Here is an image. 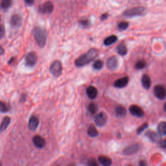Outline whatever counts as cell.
Returning a JSON list of instances; mask_svg holds the SVG:
<instances>
[{"instance_id":"1","label":"cell","mask_w":166,"mask_h":166,"mask_svg":"<svg viewBox=\"0 0 166 166\" xmlns=\"http://www.w3.org/2000/svg\"><path fill=\"white\" fill-rule=\"evenodd\" d=\"M98 54L99 50L97 49L92 48L88 51L86 53L83 54L79 57H78L75 61V65L78 67L84 66L93 61L98 56Z\"/></svg>"},{"instance_id":"2","label":"cell","mask_w":166,"mask_h":166,"mask_svg":"<svg viewBox=\"0 0 166 166\" xmlns=\"http://www.w3.org/2000/svg\"><path fill=\"white\" fill-rule=\"evenodd\" d=\"M33 35L38 46L44 47L47 41V33L45 29L38 27H35L33 30Z\"/></svg>"},{"instance_id":"3","label":"cell","mask_w":166,"mask_h":166,"mask_svg":"<svg viewBox=\"0 0 166 166\" xmlns=\"http://www.w3.org/2000/svg\"><path fill=\"white\" fill-rule=\"evenodd\" d=\"M50 71L53 77H60L62 73V66L61 62L59 61H54L50 66Z\"/></svg>"},{"instance_id":"4","label":"cell","mask_w":166,"mask_h":166,"mask_svg":"<svg viewBox=\"0 0 166 166\" xmlns=\"http://www.w3.org/2000/svg\"><path fill=\"white\" fill-rule=\"evenodd\" d=\"M145 8L143 7H134L130 9H127L123 13V15L127 17H134L142 16L144 14Z\"/></svg>"},{"instance_id":"5","label":"cell","mask_w":166,"mask_h":166,"mask_svg":"<svg viewBox=\"0 0 166 166\" xmlns=\"http://www.w3.org/2000/svg\"><path fill=\"white\" fill-rule=\"evenodd\" d=\"M38 61V56L35 52H30L27 54L25 58V65L27 67H32L35 66Z\"/></svg>"},{"instance_id":"6","label":"cell","mask_w":166,"mask_h":166,"mask_svg":"<svg viewBox=\"0 0 166 166\" xmlns=\"http://www.w3.org/2000/svg\"><path fill=\"white\" fill-rule=\"evenodd\" d=\"M108 121V117L104 112H99L95 117V123L98 126H103L106 125Z\"/></svg>"},{"instance_id":"7","label":"cell","mask_w":166,"mask_h":166,"mask_svg":"<svg viewBox=\"0 0 166 166\" xmlns=\"http://www.w3.org/2000/svg\"><path fill=\"white\" fill-rule=\"evenodd\" d=\"M154 95L159 99L163 100L165 98V90L163 85H157L154 87Z\"/></svg>"},{"instance_id":"8","label":"cell","mask_w":166,"mask_h":166,"mask_svg":"<svg viewBox=\"0 0 166 166\" xmlns=\"http://www.w3.org/2000/svg\"><path fill=\"white\" fill-rule=\"evenodd\" d=\"M129 112L132 115L138 118H142L145 115V112L141 107L136 104H132L129 107Z\"/></svg>"},{"instance_id":"9","label":"cell","mask_w":166,"mask_h":166,"mask_svg":"<svg viewBox=\"0 0 166 166\" xmlns=\"http://www.w3.org/2000/svg\"><path fill=\"white\" fill-rule=\"evenodd\" d=\"M107 67L111 71L115 70L118 67V59L116 56H111L110 57L106 62Z\"/></svg>"},{"instance_id":"10","label":"cell","mask_w":166,"mask_h":166,"mask_svg":"<svg viewBox=\"0 0 166 166\" xmlns=\"http://www.w3.org/2000/svg\"><path fill=\"white\" fill-rule=\"evenodd\" d=\"M53 5L51 2H47L39 8V12L42 14H50L53 11Z\"/></svg>"},{"instance_id":"11","label":"cell","mask_w":166,"mask_h":166,"mask_svg":"<svg viewBox=\"0 0 166 166\" xmlns=\"http://www.w3.org/2000/svg\"><path fill=\"white\" fill-rule=\"evenodd\" d=\"M140 149V145L139 144H134L126 147L123 150V154L125 155L129 156L132 155L136 153H137Z\"/></svg>"},{"instance_id":"12","label":"cell","mask_w":166,"mask_h":166,"mask_svg":"<svg viewBox=\"0 0 166 166\" xmlns=\"http://www.w3.org/2000/svg\"><path fill=\"white\" fill-rule=\"evenodd\" d=\"M33 142L34 145H35V147H36L37 148H40V149L43 148L46 143L44 138L39 135H36L34 136L33 138Z\"/></svg>"},{"instance_id":"13","label":"cell","mask_w":166,"mask_h":166,"mask_svg":"<svg viewBox=\"0 0 166 166\" xmlns=\"http://www.w3.org/2000/svg\"><path fill=\"white\" fill-rule=\"evenodd\" d=\"M146 136H147L149 139L154 143H158L160 142L162 140L161 136L160 134H158L157 132L152 131H149L145 134Z\"/></svg>"},{"instance_id":"14","label":"cell","mask_w":166,"mask_h":166,"mask_svg":"<svg viewBox=\"0 0 166 166\" xmlns=\"http://www.w3.org/2000/svg\"><path fill=\"white\" fill-rule=\"evenodd\" d=\"M129 82V77H123L121 78V79L116 80L114 83V86L115 88H124L127 85Z\"/></svg>"},{"instance_id":"15","label":"cell","mask_w":166,"mask_h":166,"mask_svg":"<svg viewBox=\"0 0 166 166\" xmlns=\"http://www.w3.org/2000/svg\"><path fill=\"white\" fill-rule=\"evenodd\" d=\"M39 125V120L35 115L31 116L29 121V129L31 131H35L38 128Z\"/></svg>"},{"instance_id":"16","label":"cell","mask_w":166,"mask_h":166,"mask_svg":"<svg viewBox=\"0 0 166 166\" xmlns=\"http://www.w3.org/2000/svg\"><path fill=\"white\" fill-rule=\"evenodd\" d=\"M86 94L88 97L90 99H94L96 98L97 95H98V91H97L95 87L90 86L88 87L86 90Z\"/></svg>"},{"instance_id":"17","label":"cell","mask_w":166,"mask_h":166,"mask_svg":"<svg viewBox=\"0 0 166 166\" xmlns=\"http://www.w3.org/2000/svg\"><path fill=\"white\" fill-rule=\"evenodd\" d=\"M142 84L143 87L146 90H149L151 86V80L150 77L147 75L145 74L142 77Z\"/></svg>"},{"instance_id":"18","label":"cell","mask_w":166,"mask_h":166,"mask_svg":"<svg viewBox=\"0 0 166 166\" xmlns=\"http://www.w3.org/2000/svg\"><path fill=\"white\" fill-rule=\"evenodd\" d=\"M87 133L88 135L92 138H95L99 136V132L97 130L95 126L94 125H90L89 126V127L87 131Z\"/></svg>"},{"instance_id":"19","label":"cell","mask_w":166,"mask_h":166,"mask_svg":"<svg viewBox=\"0 0 166 166\" xmlns=\"http://www.w3.org/2000/svg\"><path fill=\"white\" fill-rule=\"evenodd\" d=\"M98 161L102 165L104 166H109L112 163V160L109 157H104V156H100V157H99Z\"/></svg>"},{"instance_id":"20","label":"cell","mask_w":166,"mask_h":166,"mask_svg":"<svg viewBox=\"0 0 166 166\" xmlns=\"http://www.w3.org/2000/svg\"><path fill=\"white\" fill-rule=\"evenodd\" d=\"M22 18L18 14H14L12 16L11 19V24L14 27H18L22 24Z\"/></svg>"},{"instance_id":"21","label":"cell","mask_w":166,"mask_h":166,"mask_svg":"<svg viewBox=\"0 0 166 166\" xmlns=\"http://www.w3.org/2000/svg\"><path fill=\"white\" fill-rule=\"evenodd\" d=\"M118 37H117L115 35H110L108 37H106L104 40V44L106 46H110L113 44H114L117 40H118Z\"/></svg>"},{"instance_id":"22","label":"cell","mask_w":166,"mask_h":166,"mask_svg":"<svg viewBox=\"0 0 166 166\" xmlns=\"http://www.w3.org/2000/svg\"><path fill=\"white\" fill-rule=\"evenodd\" d=\"M10 123H11V118L7 116L5 117L1 123V125H0V131L1 132L5 131L8 127V126L9 125Z\"/></svg>"},{"instance_id":"23","label":"cell","mask_w":166,"mask_h":166,"mask_svg":"<svg viewBox=\"0 0 166 166\" xmlns=\"http://www.w3.org/2000/svg\"><path fill=\"white\" fill-rule=\"evenodd\" d=\"M117 52L121 56H125L127 53V48H126L125 44L123 43L120 44L117 47Z\"/></svg>"},{"instance_id":"24","label":"cell","mask_w":166,"mask_h":166,"mask_svg":"<svg viewBox=\"0 0 166 166\" xmlns=\"http://www.w3.org/2000/svg\"><path fill=\"white\" fill-rule=\"evenodd\" d=\"M158 132L160 136H165L166 134V123L162 121L158 126Z\"/></svg>"},{"instance_id":"25","label":"cell","mask_w":166,"mask_h":166,"mask_svg":"<svg viewBox=\"0 0 166 166\" xmlns=\"http://www.w3.org/2000/svg\"><path fill=\"white\" fill-rule=\"evenodd\" d=\"M116 115L119 117H124L126 114V110L123 106H118L115 109Z\"/></svg>"},{"instance_id":"26","label":"cell","mask_w":166,"mask_h":166,"mask_svg":"<svg viewBox=\"0 0 166 166\" xmlns=\"http://www.w3.org/2000/svg\"><path fill=\"white\" fill-rule=\"evenodd\" d=\"M98 110V106L94 103H91L88 106V111L92 115L95 114Z\"/></svg>"},{"instance_id":"27","label":"cell","mask_w":166,"mask_h":166,"mask_svg":"<svg viewBox=\"0 0 166 166\" xmlns=\"http://www.w3.org/2000/svg\"><path fill=\"white\" fill-rule=\"evenodd\" d=\"M103 67V62L101 60H97L93 64V67L96 70H100Z\"/></svg>"},{"instance_id":"28","label":"cell","mask_w":166,"mask_h":166,"mask_svg":"<svg viewBox=\"0 0 166 166\" xmlns=\"http://www.w3.org/2000/svg\"><path fill=\"white\" fill-rule=\"evenodd\" d=\"M12 5V0H2L1 5L3 8H8Z\"/></svg>"},{"instance_id":"29","label":"cell","mask_w":166,"mask_h":166,"mask_svg":"<svg viewBox=\"0 0 166 166\" xmlns=\"http://www.w3.org/2000/svg\"><path fill=\"white\" fill-rule=\"evenodd\" d=\"M129 26V24L128 22H121L118 24V29L120 31H124L126 30V29H127Z\"/></svg>"},{"instance_id":"30","label":"cell","mask_w":166,"mask_h":166,"mask_svg":"<svg viewBox=\"0 0 166 166\" xmlns=\"http://www.w3.org/2000/svg\"><path fill=\"white\" fill-rule=\"evenodd\" d=\"M135 67H136V69H138V70H142L146 67V62H145V61H144L143 60L139 61L137 63H136Z\"/></svg>"},{"instance_id":"31","label":"cell","mask_w":166,"mask_h":166,"mask_svg":"<svg viewBox=\"0 0 166 166\" xmlns=\"http://www.w3.org/2000/svg\"><path fill=\"white\" fill-rule=\"evenodd\" d=\"M9 110L8 106L2 101H0V112L5 113Z\"/></svg>"},{"instance_id":"32","label":"cell","mask_w":166,"mask_h":166,"mask_svg":"<svg viewBox=\"0 0 166 166\" xmlns=\"http://www.w3.org/2000/svg\"><path fill=\"white\" fill-rule=\"evenodd\" d=\"M147 127H148V123H143L141 126H140V127L138 129V130H137V134H140L141 133H142Z\"/></svg>"},{"instance_id":"33","label":"cell","mask_w":166,"mask_h":166,"mask_svg":"<svg viewBox=\"0 0 166 166\" xmlns=\"http://www.w3.org/2000/svg\"><path fill=\"white\" fill-rule=\"evenodd\" d=\"M88 164L90 166H96L97 165V163L95 161L94 158H90L88 161Z\"/></svg>"},{"instance_id":"34","label":"cell","mask_w":166,"mask_h":166,"mask_svg":"<svg viewBox=\"0 0 166 166\" xmlns=\"http://www.w3.org/2000/svg\"><path fill=\"white\" fill-rule=\"evenodd\" d=\"M5 34V29L4 27L0 24V38H3V36H4Z\"/></svg>"},{"instance_id":"35","label":"cell","mask_w":166,"mask_h":166,"mask_svg":"<svg viewBox=\"0 0 166 166\" xmlns=\"http://www.w3.org/2000/svg\"><path fill=\"white\" fill-rule=\"evenodd\" d=\"M80 24L83 27H87L89 25V22L88 20H81L80 22Z\"/></svg>"},{"instance_id":"36","label":"cell","mask_w":166,"mask_h":166,"mask_svg":"<svg viewBox=\"0 0 166 166\" xmlns=\"http://www.w3.org/2000/svg\"><path fill=\"white\" fill-rule=\"evenodd\" d=\"M160 147L163 148V149H165V147H166V140H161L160 142Z\"/></svg>"},{"instance_id":"37","label":"cell","mask_w":166,"mask_h":166,"mask_svg":"<svg viewBox=\"0 0 166 166\" xmlns=\"http://www.w3.org/2000/svg\"><path fill=\"white\" fill-rule=\"evenodd\" d=\"M25 2L28 5H32L35 2V0H25Z\"/></svg>"},{"instance_id":"38","label":"cell","mask_w":166,"mask_h":166,"mask_svg":"<svg viewBox=\"0 0 166 166\" xmlns=\"http://www.w3.org/2000/svg\"><path fill=\"white\" fill-rule=\"evenodd\" d=\"M108 17H109V14H103L101 16V19L102 21L105 20V19H106L107 18H108Z\"/></svg>"},{"instance_id":"39","label":"cell","mask_w":166,"mask_h":166,"mask_svg":"<svg viewBox=\"0 0 166 166\" xmlns=\"http://www.w3.org/2000/svg\"><path fill=\"white\" fill-rule=\"evenodd\" d=\"M139 165H140V166H145V165H147V163H146V162L144 161V160H141V161H140V162H139Z\"/></svg>"},{"instance_id":"40","label":"cell","mask_w":166,"mask_h":166,"mask_svg":"<svg viewBox=\"0 0 166 166\" xmlns=\"http://www.w3.org/2000/svg\"><path fill=\"white\" fill-rule=\"evenodd\" d=\"M4 49L3 48V47H2L1 46H0V55H2L4 54Z\"/></svg>"},{"instance_id":"41","label":"cell","mask_w":166,"mask_h":166,"mask_svg":"<svg viewBox=\"0 0 166 166\" xmlns=\"http://www.w3.org/2000/svg\"><path fill=\"white\" fill-rule=\"evenodd\" d=\"M0 21H1V16H0Z\"/></svg>"}]
</instances>
